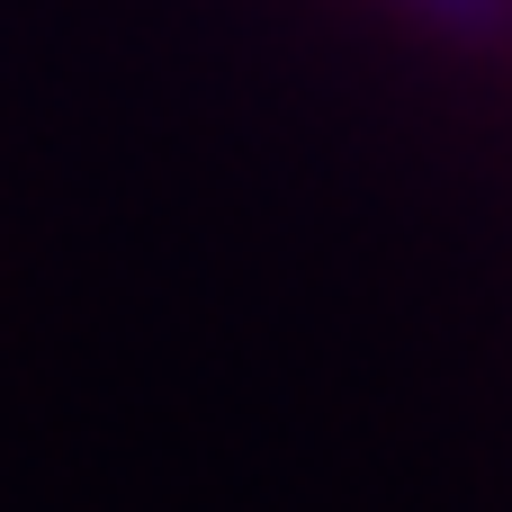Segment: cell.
Returning <instances> with one entry per match:
<instances>
[{"instance_id":"cell-1","label":"cell","mask_w":512,"mask_h":512,"mask_svg":"<svg viewBox=\"0 0 512 512\" xmlns=\"http://www.w3.org/2000/svg\"><path fill=\"white\" fill-rule=\"evenodd\" d=\"M414 18H432V27H450V36H486L495 18H504V0H405Z\"/></svg>"}]
</instances>
